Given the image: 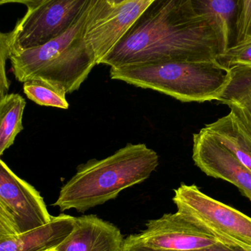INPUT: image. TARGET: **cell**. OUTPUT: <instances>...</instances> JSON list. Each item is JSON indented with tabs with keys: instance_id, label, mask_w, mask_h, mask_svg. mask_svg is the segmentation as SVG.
Here are the masks:
<instances>
[{
	"instance_id": "e0dca14e",
	"label": "cell",
	"mask_w": 251,
	"mask_h": 251,
	"mask_svg": "<svg viewBox=\"0 0 251 251\" xmlns=\"http://www.w3.org/2000/svg\"><path fill=\"white\" fill-rule=\"evenodd\" d=\"M23 91L31 101L38 105L67 110L66 90L62 87L41 79H31L24 82Z\"/></svg>"
},
{
	"instance_id": "ba28073f",
	"label": "cell",
	"mask_w": 251,
	"mask_h": 251,
	"mask_svg": "<svg viewBox=\"0 0 251 251\" xmlns=\"http://www.w3.org/2000/svg\"><path fill=\"white\" fill-rule=\"evenodd\" d=\"M178 212L187 214L214 231L251 251V218L200 191L182 184L172 199Z\"/></svg>"
},
{
	"instance_id": "30bf717a",
	"label": "cell",
	"mask_w": 251,
	"mask_h": 251,
	"mask_svg": "<svg viewBox=\"0 0 251 251\" xmlns=\"http://www.w3.org/2000/svg\"><path fill=\"white\" fill-rule=\"evenodd\" d=\"M193 159L203 173L228 181L251 195V170L205 128L193 135Z\"/></svg>"
},
{
	"instance_id": "7402d4cb",
	"label": "cell",
	"mask_w": 251,
	"mask_h": 251,
	"mask_svg": "<svg viewBox=\"0 0 251 251\" xmlns=\"http://www.w3.org/2000/svg\"><path fill=\"white\" fill-rule=\"evenodd\" d=\"M44 0H0V4H10V3H18V4H22L26 5L27 7L35 5L41 2Z\"/></svg>"
},
{
	"instance_id": "ac0fdd59",
	"label": "cell",
	"mask_w": 251,
	"mask_h": 251,
	"mask_svg": "<svg viewBox=\"0 0 251 251\" xmlns=\"http://www.w3.org/2000/svg\"><path fill=\"white\" fill-rule=\"evenodd\" d=\"M215 60L227 70L238 66H251V37L228 47Z\"/></svg>"
},
{
	"instance_id": "4fadbf2b",
	"label": "cell",
	"mask_w": 251,
	"mask_h": 251,
	"mask_svg": "<svg viewBox=\"0 0 251 251\" xmlns=\"http://www.w3.org/2000/svg\"><path fill=\"white\" fill-rule=\"evenodd\" d=\"M195 11L213 28L224 51L234 45L237 32L238 0H191Z\"/></svg>"
},
{
	"instance_id": "ffe728a7",
	"label": "cell",
	"mask_w": 251,
	"mask_h": 251,
	"mask_svg": "<svg viewBox=\"0 0 251 251\" xmlns=\"http://www.w3.org/2000/svg\"><path fill=\"white\" fill-rule=\"evenodd\" d=\"M11 53L10 32L1 33L0 37V98L8 94L10 81L6 75V60L10 59Z\"/></svg>"
},
{
	"instance_id": "9c48e42d",
	"label": "cell",
	"mask_w": 251,
	"mask_h": 251,
	"mask_svg": "<svg viewBox=\"0 0 251 251\" xmlns=\"http://www.w3.org/2000/svg\"><path fill=\"white\" fill-rule=\"evenodd\" d=\"M156 1L125 0L114 5L106 0H94L84 37L97 65Z\"/></svg>"
},
{
	"instance_id": "9a60e30c",
	"label": "cell",
	"mask_w": 251,
	"mask_h": 251,
	"mask_svg": "<svg viewBox=\"0 0 251 251\" xmlns=\"http://www.w3.org/2000/svg\"><path fill=\"white\" fill-rule=\"evenodd\" d=\"M229 72V80L217 101L228 105L251 132V66H238Z\"/></svg>"
},
{
	"instance_id": "603a6c76",
	"label": "cell",
	"mask_w": 251,
	"mask_h": 251,
	"mask_svg": "<svg viewBox=\"0 0 251 251\" xmlns=\"http://www.w3.org/2000/svg\"><path fill=\"white\" fill-rule=\"evenodd\" d=\"M108 3L111 4H120V3L123 2L125 0H106Z\"/></svg>"
},
{
	"instance_id": "5bb4252c",
	"label": "cell",
	"mask_w": 251,
	"mask_h": 251,
	"mask_svg": "<svg viewBox=\"0 0 251 251\" xmlns=\"http://www.w3.org/2000/svg\"><path fill=\"white\" fill-rule=\"evenodd\" d=\"M251 170V132L232 111L204 127Z\"/></svg>"
},
{
	"instance_id": "7a4b0ae2",
	"label": "cell",
	"mask_w": 251,
	"mask_h": 251,
	"mask_svg": "<svg viewBox=\"0 0 251 251\" xmlns=\"http://www.w3.org/2000/svg\"><path fill=\"white\" fill-rule=\"evenodd\" d=\"M159 164L158 153L144 143H128L105 159H90L78 165L53 205L62 212L69 209L85 212L144 182Z\"/></svg>"
},
{
	"instance_id": "52a82bcc",
	"label": "cell",
	"mask_w": 251,
	"mask_h": 251,
	"mask_svg": "<svg viewBox=\"0 0 251 251\" xmlns=\"http://www.w3.org/2000/svg\"><path fill=\"white\" fill-rule=\"evenodd\" d=\"M136 236L144 246L159 250H198L221 243L246 249L178 211L149 221L145 228Z\"/></svg>"
},
{
	"instance_id": "8992f818",
	"label": "cell",
	"mask_w": 251,
	"mask_h": 251,
	"mask_svg": "<svg viewBox=\"0 0 251 251\" xmlns=\"http://www.w3.org/2000/svg\"><path fill=\"white\" fill-rule=\"evenodd\" d=\"M39 192L0 160V237H13L53 220Z\"/></svg>"
},
{
	"instance_id": "484cf974",
	"label": "cell",
	"mask_w": 251,
	"mask_h": 251,
	"mask_svg": "<svg viewBox=\"0 0 251 251\" xmlns=\"http://www.w3.org/2000/svg\"><path fill=\"white\" fill-rule=\"evenodd\" d=\"M56 251H57V250H56Z\"/></svg>"
},
{
	"instance_id": "7c38bea8",
	"label": "cell",
	"mask_w": 251,
	"mask_h": 251,
	"mask_svg": "<svg viewBox=\"0 0 251 251\" xmlns=\"http://www.w3.org/2000/svg\"><path fill=\"white\" fill-rule=\"evenodd\" d=\"M75 217H53L47 225L13 237H0V251H47L57 249L70 235Z\"/></svg>"
},
{
	"instance_id": "3957f363",
	"label": "cell",
	"mask_w": 251,
	"mask_h": 251,
	"mask_svg": "<svg viewBox=\"0 0 251 251\" xmlns=\"http://www.w3.org/2000/svg\"><path fill=\"white\" fill-rule=\"evenodd\" d=\"M89 10L63 35L39 47L11 50L9 60L15 78L23 83L47 81L67 94L78 91L97 65L84 37Z\"/></svg>"
},
{
	"instance_id": "5b68a950",
	"label": "cell",
	"mask_w": 251,
	"mask_h": 251,
	"mask_svg": "<svg viewBox=\"0 0 251 251\" xmlns=\"http://www.w3.org/2000/svg\"><path fill=\"white\" fill-rule=\"evenodd\" d=\"M94 0H44L28 7L10 32L11 50L39 47L69 31Z\"/></svg>"
},
{
	"instance_id": "44dd1931",
	"label": "cell",
	"mask_w": 251,
	"mask_h": 251,
	"mask_svg": "<svg viewBox=\"0 0 251 251\" xmlns=\"http://www.w3.org/2000/svg\"><path fill=\"white\" fill-rule=\"evenodd\" d=\"M124 251H251L241 247H236V246H228V245L221 244L215 245L211 247L206 249H198V250L193 251H167L159 250V249H151L144 246L142 243H140L137 239L136 234H131L125 239V246Z\"/></svg>"
},
{
	"instance_id": "d6986e66",
	"label": "cell",
	"mask_w": 251,
	"mask_h": 251,
	"mask_svg": "<svg viewBox=\"0 0 251 251\" xmlns=\"http://www.w3.org/2000/svg\"><path fill=\"white\" fill-rule=\"evenodd\" d=\"M251 37V0H238L235 43Z\"/></svg>"
},
{
	"instance_id": "2e32d148",
	"label": "cell",
	"mask_w": 251,
	"mask_h": 251,
	"mask_svg": "<svg viewBox=\"0 0 251 251\" xmlns=\"http://www.w3.org/2000/svg\"><path fill=\"white\" fill-rule=\"evenodd\" d=\"M26 101L18 94L0 98V156L13 146L16 136L24 129L22 118Z\"/></svg>"
},
{
	"instance_id": "d4e9b609",
	"label": "cell",
	"mask_w": 251,
	"mask_h": 251,
	"mask_svg": "<svg viewBox=\"0 0 251 251\" xmlns=\"http://www.w3.org/2000/svg\"><path fill=\"white\" fill-rule=\"evenodd\" d=\"M56 251V249H51V250H49V251Z\"/></svg>"
},
{
	"instance_id": "cb8c5ba5",
	"label": "cell",
	"mask_w": 251,
	"mask_h": 251,
	"mask_svg": "<svg viewBox=\"0 0 251 251\" xmlns=\"http://www.w3.org/2000/svg\"><path fill=\"white\" fill-rule=\"evenodd\" d=\"M246 197H247L251 202V195H246Z\"/></svg>"
},
{
	"instance_id": "6da1fadb",
	"label": "cell",
	"mask_w": 251,
	"mask_h": 251,
	"mask_svg": "<svg viewBox=\"0 0 251 251\" xmlns=\"http://www.w3.org/2000/svg\"><path fill=\"white\" fill-rule=\"evenodd\" d=\"M216 32L191 0H156L103 57L119 68L169 61H211L223 52Z\"/></svg>"
},
{
	"instance_id": "8fae6325",
	"label": "cell",
	"mask_w": 251,
	"mask_h": 251,
	"mask_svg": "<svg viewBox=\"0 0 251 251\" xmlns=\"http://www.w3.org/2000/svg\"><path fill=\"white\" fill-rule=\"evenodd\" d=\"M125 239L120 230L94 215L75 217L70 235L58 251H124Z\"/></svg>"
},
{
	"instance_id": "277c9868",
	"label": "cell",
	"mask_w": 251,
	"mask_h": 251,
	"mask_svg": "<svg viewBox=\"0 0 251 251\" xmlns=\"http://www.w3.org/2000/svg\"><path fill=\"white\" fill-rule=\"evenodd\" d=\"M110 77L182 102L218 101L230 77L216 60L169 61L111 68Z\"/></svg>"
}]
</instances>
